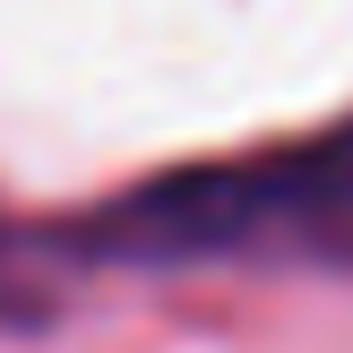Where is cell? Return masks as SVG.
Returning a JSON list of instances; mask_svg holds the SVG:
<instances>
[{"mask_svg":"<svg viewBox=\"0 0 353 353\" xmlns=\"http://www.w3.org/2000/svg\"><path fill=\"white\" fill-rule=\"evenodd\" d=\"M103 259L207 268V259H353V130L319 147H276L199 164L130 190L95 224Z\"/></svg>","mask_w":353,"mask_h":353,"instance_id":"obj_1","label":"cell"}]
</instances>
